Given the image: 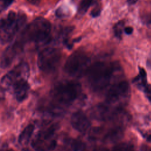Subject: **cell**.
<instances>
[{"mask_svg":"<svg viewBox=\"0 0 151 151\" xmlns=\"http://www.w3.org/2000/svg\"><path fill=\"white\" fill-rule=\"evenodd\" d=\"M120 70V66L117 62L99 61L91 64L86 74L90 87L99 91L109 86Z\"/></svg>","mask_w":151,"mask_h":151,"instance_id":"cell-1","label":"cell"},{"mask_svg":"<svg viewBox=\"0 0 151 151\" xmlns=\"http://www.w3.org/2000/svg\"><path fill=\"white\" fill-rule=\"evenodd\" d=\"M51 24L47 19L38 17L27 25L19 40L23 44L27 42L41 43L47 41L51 31Z\"/></svg>","mask_w":151,"mask_h":151,"instance_id":"cell-2","label":"cell"},{"mask_svg":"<svg viewBox=\"0 0 151 151\" xmlns=\"http://www.w3.org/2000/svg\"><path fill=\"white\" fill-rule=\"evenodd\" d=\"M26 20L24 14L9 11L1 20V42L4 44L10 42L24 26Z\"/></svg>","mask_w":151,"mask_h":151,"instance_id":"cell-3","label":"cell"},{"mask_svg":"<svg viewBox=\"0 0 151 151\" xmlns=\"http://www.w3.org/2000/svg\"><path fill=\"white\" fill-rule=\"evenodd\" d=\"M81 85L75 81H64L57 84L51 91V96L57 104L68 106L73 103L80 95Z\"/></svg>","mask_w":151,"mask_h":151,"instance_id":"cell-4","label":"cell"},{"mask_svg":"<svg viewBox=\"0 0 151 151\" xmlns=\"http://www.w3.org/2000/svg\"><path fill=\"white\" fill-rule=\"evenodd\" d=\"M90 65L89 56L84 51H77L68 57L64 70L71 77H80L86 74Z\"/></svg>","mask_w":151,"mask_h":151,"instance_id":"cell-5","label":"cell"},{"mask_svg":"<svg viewBox=\"0 0 151 151\" xmlns=\"http://www.w3.org/2000/svg\"><path fill=\"white\" fill-rule=\"evenodd\" d=\"M56 124H52L41 130L31 142V146L36 151H50L56 146Z\"/></svg>","mask_w":151,"mask_h":151,"instance_id":"cell-6","label":"cell"},{"mask_svg":"<svg viewBox=\"0 0 151 151\" xmlns=\"http://www.w3.org/2000/svg\"><path fill=\"white\" fill-rule=\"evenodd\" d=\"M61 58L59 49L48 47L42 50L38 54L37 63L39 68L45 73H51L58 67Z\"/></svg>","mask_w":151,"mask_h":151,"instance_id":"cell-7","label":"cell"},{"mask_svg":"<svg viewBox=\"0 0 151 151\" xmlns=\"http://www.w3.org/2000/svg\"><path fill=\"white\" fill-rule=\"evenodd\" d=\"M129 85L126 81H121L113 84L106 94V100L108 105L120 109V106L129 97Z\"/></svg>","mask_w":151,"mask_h":151,"instance_id":"cell-8","label":"cell"},{"mask_svg":"<svg viewBox=\"0 0 151 151\" xmlns=\"http://www.w3.org/2000/svg\"><path fill=\"white\" fill-rule=\"evenodd\" d=\"M29 73V68L27 63L22 62L18 64L2 77L1 80L2 88L6 90L19 81L27 80Z\"/></svg>","mask_w":151,"mask_h":151,"instance_id":"cell-9","label":"cell"},{"mask_svg":"<svg viewBox=\"0 0 151 151\" xmlns=\"http://www.w3.org/2000/svg\"><path fill=\"white\" fill-rule=\"evenodd\" d=\"M23 43L18 39L8 46L4 51L1 56V65L2 68H5L11 64L15 57L22 51Z\"/></svg>","mask_w":151,"mask_h":151,"instance_id":"cell-10","label":"cell"},{"mask_svg":"<svg viewBox=\"0 0 151 151\" xmlns=\"http://www.w3.org/2000/svg\"><path fill=\"white\" fill-rule=\"evenodd\" d=\"M71 123L74 129L81 133L86 132L91 125L88 118L81 111H77L73 114L71 118Z\"/></svg>","mask_w":151,"mask_h":151,"instance_id":"cell-11","label":"cell"},{"mask_svg":"<svg viewBox=\"0 0 151 151\" xmlns=\"http://www.w3.org/2000/svg\"><path fill=\"white\" fill-rule=\"evenodd\" d=\"M12 87L14 96L18 101L21 102L27 99L29 88L27 80H23L16 83Z\"/></svg>","mask_w":151,"mask_h":151,"instance_id":"cell-12","label":"cell"},{"mask_svg":"<svg viewBox=\"0 0 151 151\" xmlns=\"http://www.w3.org/2000/svg\"><path fill=\"white\" fill-rule=\"evenodd\" d=\"M123 134V129L121 126L114 127L110 129L103 137L104 142L114 143L119 140Z\"/></svg>","mask_w":151,"mask_h":151,"instance_id":"cell-13","label":"cell"},{"mask_svg":"<svg viewBox=\"0 0 151 151\" xmlns=\"http://www.w3.org/2000/svg\"><path fill=\"white\" fill-rule=\"evenodd\" d=\"M34 126L33 124H29L24 129L18 138V142L21 145H23L28 143L34 132Z\"/></svg>","mask_w":151,"mask_h":151,"instance_id":"cell-14","label":"cell"},{"mask_svg":"<svg viewBox=\"0 0 151 151\" xmlns=\"http://www.w3.org/2000/svg\"><path fill=\"white\" fill-rule=\"evenodd\" d=\"M93 0H81L78 8V12L80 15H84L88 9L93 3Z\"/></svg>","mask_w":151,"mask_h":151,"instance_id":"cell-15","label":"cell"},{"mask_svg":"<svg viewBox=\"0 0 151 151\" xmlns=\"http://www.w3.org/2000/svg\"><path fill=\"white\" fill-rule=\"evenodd\" d=\"M111 151H135L133 146L130 143H122L116 145Z\"/></svg>","mask_w":151,"mask_h":151,"instance_id":"cell-16","label":"cell"},{"mask_svg":"<svg viewBox=\"0 0 151 151\" xmlns=\"http://www.w3.org/2000/svg\"><path fill=\"white\" fill-rule=\"evenodd\" d=\"M135 81L137 82V83L139 84V86L145 87L146 85V73L144 68H140L139 69V74L137 77L135 79Z\"/></svg>","mask_w":151,"mask_h":151,"instance_id":"cell-17","label":"cell"},{"mask_svg":"<svg viewBox=\"0 0 151 151\" xmlns=\"http://www.w3.org/2000/svg\"><path fill=\"white\" fill-rule=\"evenodd\" d=\"M124 22L123 21H119L113 27V30H114V33L115 35L117 38H121L122 34L123 32V29L124 30Z\"/></svg>","mask_w":151,"mask_h":151,"instance_id":"cell-18","label":"cell"},{"mask_svg":"<svg viewBox=\"0 0 151 151\" xmlns=\"http://www.w3.org/2000/svg\"><path fill=\"white\" fill-rule=\"evenodd\" d=\"M73 151H87L84 143L79 140H75L72 144Z\"/></svg>","mask_w":151,"mask_h":151,"instance_id":"cell-19","label":"cell"},{"mask_svg":"<svg viewBox=\"0 0 151 151\" xmlns=\"http://www.w3.org/2000/svg\"><path fill=\"white\" fill-rule=\"evenodd\" d=\"M14 1V0H0V8L1 11L7 9Z\"/></svg>","mask_w":151,"mask_h":151,"instance_id":"cell-20","label":"cell"},{"mask_svg":"<svg viewBox=\"0 0 151 151\" xmlns=\"http://www.w3.org/2000/svg\"><path fill=\"white\" fill-rule=\"evenodd\" d=\"M100 9L99 8H94L91 11V15L93 17H96L100 15Z\"/></svg>","mask_w":151,"mask_h":151,"instance_id":"cell-21","label":"cell"},{"mask_svg":"<svg viewBox=\"0 0 151 151\" xmlns=\"http://www.w3.org/2000/svg\"><path fill=\"white\" fill-rule=\"evenodd\" d=\"M133 29L131 27H124V32L127 35L131 34L133 32Z\"/></svg>","mask_w":151,"mask_h":151,"instance_id":"cell-22","label":"cell"},{"mask_svg":"<svg viewBox=\"0 0 151 151\" xmlns=\"http://www.w3.org/2000/svg\"><path fill=\"white\" fill-rule=\"evenodd\" d=\"M145 91L149 95H151V85L150 84H146L144 87Z\"/></svg>","mask_w":151,"mask_h":151,"instance_id":"cell-23","label":"cell"},{"mask_svg":"<svg viewBox=\"0 0 151 151\" xmlns=\"http://www.w3.org/2000/svg\"><path fill=\"white\" fill-rule=\"evenodd\" d=\"M26 1L32 5H38L41 1V0H26Z\"/></svg>","mask_w":151,"mask_h":151,"instance_id":"cell-24","label":"cell"},{"mask_svg":"<svg viewBox=\"0 0 151 151\" xmlns=\"http://www.w3.org/2000/svg\"><path fill=\"white\" fill-rule=\"evenodd\" d=\"M141 150H142V151H151V148L149 147H148L147 146L143 145V146L142 147Z\"/></svg>","mask_w":151,"mask_h":151,"instance_id":"cell-25","label":"cell"},{"mask_svg":"<svg viewBox=\"0 0 151 151\" xmlns=\"http://www.w3.org/2000/svg\"><path fill=\"white\" fill-rule=\"evenodd\" d=\"M93 151H109L107 149L104 148V147H97L94 149Z\"/></svg>","mask_w":151,"mask_h":151,"instance_id":"cell-26","label":"cell"},{"mask_svg":"<svg viewBox=\"0 0 151 151\" xmlns=\"http://www.w3.org/2000/svg\"><path fill=\"white\" fill-rule=\"evenodd\" d=\"M139 0H127V2L129 5H133L136 3Z\"/></svg>","mask_w":151,"mask_h":151,"instance_id":"cell-27","label":"cell"},{"mask_svg":"<svg viewBox=\"0 0 151 151\" xmlns=\"http://www.w3.org/2000/svg\"><path fill=\"white\" fill-rule=\"evenodd\" d=\"M148 99H149V100L151 101V95H148Z\"/></svg>","mask_w":151,"mask_h":151,"instance_id":"cell-28","label":"cell"},{"mask_svg":"<svg viewBox=\"0 0 151 151\" xmlns=\"http://www.w3.org/2000/svg\"><path fill=\"white\" fill-rule=\"evenodd\" d=\"M5 151H14V150L12 149H8V150H6Z\"/></svg>","mask_w":151,"mask_h":151,"instance_id":"cell-29","label":"cell"}]
</instances>
